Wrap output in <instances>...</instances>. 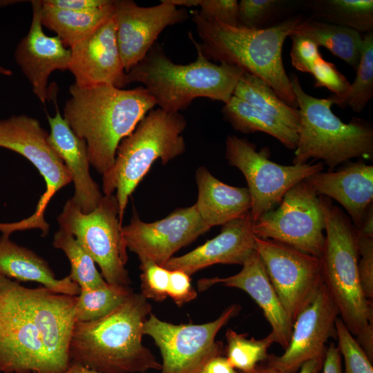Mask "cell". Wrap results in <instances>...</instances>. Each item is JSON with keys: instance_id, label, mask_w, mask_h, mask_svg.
Masks as SVG:
<instances>
[{"instance_id": "42", "label": "cell", "mask_w": 373, "mask_h": 373, "mask_svg": "<svg viewBox=\"0 0 373 373\" xmlns=\"http://www.w3.org/2000/svg\"><path fill=\"white\" fill-rule=\"evenodd\" d=\"M167 294L179 307L193 300L198 295L191 286L190 276L180 270L170 271Z\"/></svg>"}, {"instance_id": "28", "label": "cell", "mask_w": 373, "mask_h": 373, "mask_svg": "<svg viewBox=\"0 0 373 373\" xmlns=\"http://www.w3.org/2000/svg\"><path fill=\"white\" fill-rule=\"evenodd\" d=\"M222 113L236 131L244 133L262 132L277 139L287 149L295 150L296 147V131L235 96L224 104Z\"/></svg>"}, {"instance_id": "46", "label": "cell", "mask_w": 373, "mask_h": 373, "mask_svg": "<svg viewBox=\"0 0 373 373\" xmlns=\"http://www.w3.org/2000/svg\"><path fill=\"white\" fill-rule=\"evenodd\" d=\"M325 354L304 363L298 373H319L323 368Z\"/></svg>"}, {"instance_id": "40", "label": "cell", "mask_w": 373, "mask_h": 373, "mask_svg": "<svg viewBox=\"0 0 373 373\" xmlns=\"http://www.w3.org/2000/svg\"><path fill=\"white\" fill-rule=\"evenodd\" d=\"M198 15L206 21H218L237 26L238 2L236 0H199Z\"/></svg>"}, {"instance_id": "21", "label": "cell", "mask_w": 373, "mask_h": 373, "mask_svg": "<svg viewBox=\"0 0 373 373\" xmlns=\"http://www.w3.org/2000/svg\"><path fill=\"white\" fill-rule=\"evenodd\" d=\"M219 283L247 293L262 309L271 327L275 343L284 349L288 346L294 323L283 307L257 251L243 263L238 274L226 278H202L197 285L198 291H203Z\"/></svg>"}, {"instance_id": "31", "label": "cell", "mask_w": 373, "mask_h": 373, "mask_svg": "<svg viewBox=\"0 0 373 373\" xmlns=\"http://www.w3.org/2000/svg\"><path fill=\"white\" fill-rule=\"evenodd\" d=\"M52 245L67 256L71 267L69 276L80 289H93L108 284L93 259L71 234L59 229L54 235Z\"/></svg>"}, {"instance_id": "17", "label": "cell", "mask_w": 373, "mask_h": 373, "mask_svg": "<svg viewBox=\"0 0 373 373\" xmlns=\"http://www.w3.org/2000/svg\"><path fill=\"white\" fill-rule=\"evenodd\" d=\"M338 309L325 284L297 316L288 346L280 356L268 355L267 365L280 373H296L306 361L325 354V343L336 334Z\"/></svg>"}, {"instance_id": "29", "label": "cell", "mask_w": 373, "mask_h": 373, "mask_svg": "<svg viewBox=\"0 0 373 373\" xmlns=\"http://www.w3.org/2000/svg\"><path fill=\"white\" fill-rule=\"evenodd\" d=\"M233 96L298 131L299 110L284 102L260 78L245 71L236 84Z\"/></svg>"}, {"instance_id": "52", "label": "cell", "mask_w": 373, "mask_h": 373, "mask_svg": "<svg viewBox=\"0 0 373 373\" xmlns=\"http://www.w3.org/2000/svg\"></svg>"}, {"instance_id": "24", "label": "cell", "mask_w": 373, "mask_h": 373, "mask_svg": "<svg viewBox=\"0 0 373 373\" xmlns=\"http://www.w3.org/2000/svg\"><path fill=\"white\" fill-rule=\"evenodd\" d=\"M198 198L194 204L204 225L209 230L242 218L251 211V198L247 187L228 185L204 166L195 172Z\"/></svg>"}, {"instance_id": "2", "label": "cell", "mask_w": 373, "mask_h": 373, "mask_svg": "<svg viewBox=\"0 0 373 373\" xmlns=\"http://www.w3.org/2000/svg\"><path fill=\"white\" fill-rule=\"evenodd\" d=\"M63 117L86 144L90 164L102 175L113 166L117 147L156 105L144 86L122 89L100 84L69 88Z\"/></svg>"}, {"instance_id": "45", "label": "cell", "mask_w": 373, "mask_h": 373, "mask_svg": "<svg viewBox=\"0 0 373 373\" xmlns=\"http://www.w3.org/2000/svg\"><path fill=\"white\" fill-rule=\"evenodd\" d=\"M198 373H238L226 357L216 355L209 358Z\"/></svg>"}, {"instance_id": "48", "label": "cell", "mask_w": 373, "mask_h": 373, "mask_svg": "<svg viewBox=\"0 0 373 373\" xmlns=\"http://www.w3.org/2000/svg\"><path fill=\"white\" fill-rule=\"evenodd\" d=\"M170 3L175 6H182L186 8L196 7L198 6L199 0H167Z\"/></svg>"}, {"instance_id": "18", "label": "cell", "mask_w": 373, "mask_h": 373, "mask_svg": "<svg viewBox=\"0 0 373 373\" xmlns=\"http://www.w3.org/2000/svg\"><path fill=\"white\" fill-rule=\"evenodd\" d=\"M116 28L114 14L92 35L70 48L68 70L75 77V84H108L119 88L128 85L117 46Z\"/></svg>"}, {"instance_id": "37", "label": "cell", "mask_w": 373, "mask_h": 373, "mask_svg": "<svg viewBox=\"0 0 373 373\" xmlns=\"http://www.w3.org/2000/svg\"><path fill=\"white\" fill-rule=\"evenodd\" d=\"M311 74L314 79V86L327 88L332 93L329 97L334 104L344 108L351 84L336 66L322 57L314 65Z\"/></svg>"}, {"instance_id": "27", "label": "cell", "mask_w": 373, "mask_h": 373, "mask_svg": "<svg viewBox=\"0 0 373 373\" xmlns=\"http://www.w3.org/2000/svg\"><path fill=\"white\" fill-rule=\"evenodd\" d=\"M291 34L306 37L318 47L327 48L356 70L363 46L360 32L311 18L303 19Z\"/></svg>"}, {"instance_id": "5", "label": "cell", "mask_w": 373, "mask_h": 373, "mask_svg": "<svg viewBox=\"0 0 373 373\" xmlns=\"http://www.w3.org/2000/svg\"><path fill=\"white\" fill-rule=\"evenodd\" d=\"M189 37L197 51L194 61L175 64L155 42L146 55L126 73L127 84H142L156 105L169 113H180L198 97L226 104L245 72L234 65L213 63L202 53L190 35Z\"/></svg>"}, {"instance_id": "25", "label": "cell", "mask_w": 373, "mask_h": 373, "mask_svg": "<svg viewBox=\"0 0 373 373\" xmlns=\"http://www.w3.org/2000/svg\"><path fill=\"white\" fill-rule=\"evenodd\" d=\"M0 274L16 281H30L57 294L78 296L79 287L70 276L57 279L48 263L33 251L12 241L10 235L0 237Z\"/></svg>"}, {"instance_id": "32", "label": "cell", "mask_w": 373, "mask_h": 373, "mask_svg": "<svg viewBox=\"0 0 373 373\" xmlns=\"http://www.w3.org/2000/svg\"><path fill=\"white\" fill-rule=\"evenodd\" d=\"M133 292L130 286L109 284L93 289H80L75 305L76 321H92L106 316Z\"/></svg>"}, {"instance_id": "9", "label": "cell", "mask_w": 373, "mask_h": 373, "mask_svg": "<svg viewBox=\"0 0 373 373\" xmlns=\"http://www.w3.org/2000/svg\"><path fill=\"white\" fill-rule=\"evenodd\" d=\"M57 222L59 229L74 236L99 265L108 284L130 286L131 281L126 268L127 247L114 193L104 195L97 207L88 213H82L70 198Z\"/></svg>"}, {"instance_id": "30", "label": "cell", "mask_w": 373, "mask_h": 373, "mask_svg": "<svg viewBox=\"0 0 373 373\" xmlns=\"http://www.w3.org/2000/svg\"><path fill=\"white\" fill-rule=\"evenodd\" d=\"M310 6L316 20L360 33L372 32V0H315L310 1Z\"/></svg>"}, {"instance_id": "49", "label": "cell", "mask_w": 373, "mask_h": 373, "mask_svg": "<svg viewBox=\"0 0 373 373\" xmlns=\"http://www.w3.org/2000/svg\"><path fill=\"white\" fill-rule=\"evenodd\" d=\"M239 373H280L277 370L274 369L272 367L267 365L266 367H258L257 366L254 370L248 372H242Z\"/></svg>"}, {"instance_id": "36", "label": "cell", "mask_w": 373, "mask_h": 373, "mask_svg": "<svg viewBox=\"0 0 373 373\" xmlns=\"http://www.w3.org/2000/svg\"><path fill=\"white\" fill-rule=\"evenodd\" d=\"M287 3L281 0H241L238 3V26L264 28L263 26L277 17Z\"/></svg>"}, {"instance_id": "11", "label": "cell", "mask_w": 373, "mask_h": 373, "mask_svg": "<svg viewBox=\"0 0 373 373\" xmlns=\"http://www.w3.org/2000/svg\"><path fill=\"white\" fill-rule=\"evenodd\" d=\"M240 309L239 305H231L215 321L204 324L175 325L150 314L143 332L160 349V373H198L209 358L222 354L223 345L215 341L216 336Z\"/></svg>"}, {"instance_id": "10", "label": "cell", "mask_w": 373, "mask_h": 373, "mask_svg": "<svg viewBox=\"0 0 373 373\" xmlns=\"http://www.w3.org/2000/svg\"><path fill=\"white\" fill-rule=\"evenodd\" d=\"M269 155L267 147L258 151L246 138L229 135L226 139L225 157L246 179L254 222L280 204L296 184L323 169V163L282 165L270 160Z\"/></svg>"}, {"instance_id": "34", "label": "cell", "mask_w": 373, "mask_h": 373, "mask_svg": "<svg viewBox=\"0 0 373 373\" xmlns=\"http://www.w3.org/2000/svg\"><path fill=\"white\" fill-rule=\"evenodd\" d=\"M356 78L344 104L352 111H363L373 97V32L363 37V46Z\"/></svg>"}, {"instance_id": "44", "label": "cell", "mask_w": 373, "mask_h": 373, "mask_svg": "<svg viewBox=\"0 0 373 373\" xmlns=\"http://www.w3.org/2000/svg\"><path fill=\"white\" fill-rule=\"evenodd\" d=\"M322 370L323 373H343L341 356L334 343L326 348Z\"/></svg>"}, {"instance_id": "47", "label": "cell", "mask_w": 373, "mask_h": 373, "mask_svg": "<svg viewBox=\"0 0 373 373\" xmlns=\"http://www.w3.org/2000/svg\"><path fill=\"white\" fill-rule=\"evenodd\" d=\"M63 373H102L97 371L90 370L82 365L71 363L68 369Z\"/></svg>"}, {"instance_id": "3", "label": "cell", "mask_w": 373, "mask_h": 373, "mask_svg": "<svg viewBox=\"0 0 373 373\" xmlns=\"http://www.w3.org/2000/svg\"><path fill=\"white\" fill-rule=\"evenodd\" d=\"M152 307L133 292L106 316L76 321L68 354L71 363L102 373H144L160 370L161 363L142 343L143 327Z\"/></svg>"}, {"instance_id": "20", "label": "cell", "mask_w": 373, "mask_h": 373, "mask_svg": "<svg viewBox=\"0 0 373 373\" xmlns=\"http://www.w3.org/2000/svg\"><path fill=\"white\" fill-rule=\"evenodd\" d=\"M254 222L250 213L222 225L220 233L193 251L171 257L163 267L189 276L216 264L241 265L256 251Z\"/></svg>"}, {"instance_id": "43", "label": "cell", "mask_w": 373, "mask_h": 373, "mask_svg": "<svg viewBox=\"0 0 373 373\" xmlns=\"http://www.w3.org/2000/svg\"><path fill=\"white\" fill-rule=\"evenodd\" d=\"M110 0H44L42 3L55 8L88 11L99 8L109 3Z\"/></svg>"}, {"instance_id": "15", "label": "cell", "mask_w": 373, "mask_h": 373, "mask_svg": "<svg viewBox=\"0 0 373 373\" xmlns=\"http://www.w3.org/2000/svg\"><path fill=\"white\" fill-rule=\"evenodd\" d=\"M208 231L194 204L179 208L153 222H145L134 213L122 229L127 249L137 256L140 264L153 262L161 266L174 253Z\"/></svg>"}, {"instance_id": "26", "label": "cell", "mask_w": 373, "mask_h": 373, "mask_svg": "<svg viewBox=\"0 0 373 373\" xmlns=\"http://www.w3.org/2000/svg\"><path fill=\"white\" fill-rule=\"evenodd\" d=\"M115 0H110L104 6L88 11L61 10L42 3L41 23L55 32L66 46L71 48L89 37L111 19L115 14Z\"/></svg>"}, {"instance_id": "50", "label": "cell", "mask_w": 373, "mask_h": 373, "mask_svg": "<svg viewBox=\"0 0 373 373\" xmlns=\"http://www.w3.org/2000/svg\"><path fill=\"white\" fill-rule=\"evenodd\" d=\"M0 75L9 76L12 75V71L8 68L0 66Z\"/></svg>"}, {"instance_id": "6", "label": "cell", "mask_w": 373, "mask_h": 373, "mask_svg": "<svg viewBox=\"0 0 373 373\" xmlns=\"http://www.w3.org/2000/svg\"><path fill=\"white\" fill-rule=\"evenodd\" d=\"M326 236L320 260L324 284L341 318L372 361V307L361 285L356 231L351 220L330 199L318 195Z\"/></svg>"}, {"instance_id": "51", "label": "cell", "mask_w": 373, "mask_h": 373, "mask_svg": "<svg viewBox=\"0 0 373 373\" xmlns=\"http://www.w3.org/2000/svg\"><path fill=\"white\" fill-rule=\"evenodd\" d=\"M1 373H13V372H1Z\"/></svg>"}, {"instance_id": "8", "label": "cell", "mask_w": 373, "mask_h": 373, "mask_svg": "<svg viewBox=\"0 0 373 373\" xmlns=\"http://www.w3.org/2000/svg\"><path fill=\"white\" fill-rule=\"evenodd\" d=\"M186 126L180 113L152 109L121 141L113 166L102 175L104 195L116 192L121 222L128 198L154 162L160 159L166 164L185 151L182 133Z\"/></svg>"}, {"instance_id": "38", "label": "cell", "mask_w": 373, "mask_h": 373, "mask_svg": "<svg viewBox=\"0 0 373 373\" xmlns=\"http://www.w3.org/2000/svg\"><path fill=\"white\" fill-rule=\"evenodd\" d=\"M140 293L146 299L162 301L167 296L170 271L153 262L140 264Z\"/></svg>"}, {"instance_id": "35", "label": "cell", "mask_w": 373, "mask_h": 373, "mask_svg": "<svg viewBox=\"0 0 373 373\" xmlns=\"http://www.w3.org/2000/svg\"><path fill=\"white\" fill-rule=\"evenodd\" d=\"M335 330L345 373H373L372 361L339 317L335 322Z\"/></svg>"}, {"instance_id": "41", "label": "cell", "mask_w": 373, "mask_h": 373, "mask_svg": "<svg viewBox=\"0 0 373 373\" xmlns=\"http://www.w3.org/2000/svg\"><path fill=\"white\" fill-rule=\"evenodd\" d=\"M290 57L292 66L298 70L311 73L317 61L322 57L319 47L310 39L291 34Z\"/></svg>"}, {"instance_id": "12", "label": "cell", "mask_w": 373, "mask_h": 373, "mask_svg": "<svg viewBox=\"0 0 373 373\" xmlns=\"http://www.w3.org/2000/svg\"><path fill=\"white\" fill-rule=\"evenodd\" d=\"M325 218L319 196L303 180L290 190L279 207L254 222L256 237L274 240L320 258L324 246Z\"/></svg>"}, {"instance_id": "1", "label": "cell", "mask_w": 373, "mask_h": 373, "mask_svg": "<svg viewBox=\"0 0 373 373\" xmlns=\"http://www.w3.org/2000/svg\"><path fill=\"white\" fill-rule=\"evenodd\" d=\"M77 296L26 287L0 274V372L63 373Z\"/></svg>"}, {"instance_id": "22", "label": "cell", "mask_w": 373, "mask_h": 373, "mask_svg": "<svg viewBox=\"0 0 373 373\" xmlns=\"http://www.w3.org/2000/svg\"><path fill=\"white\" fill-rule=\"evenodd\" d=\"M50 132L48 141L60 157L74 183L72 200L84 213L93 211L104 195L98 184L91 178L86 142L72 131L58 108L52 117L47 115Z\"/></svg>"}, {"instance_id": "19", "label": "cell", "mask_w": 373, "mask_h": 373, "mask_svg": "<svg viewBox=\"0 0 373 373\" xmlns=\"http://www.w3.org/2000/svg\"><path fill=\"white\" fill-rule=\"evenodd\" d=\"M32 17L28 32L18 43L15 59L31 84L33 93L42 103L48 99V82L55 70L68 68L70 49L58 36H48L43 30L42 3L31 1Z\"/></svg>"}, {"instance_id": "13", "label": "cell", "mask_w": 373, "mask_h": 373, "mask_svg": "<svg viewBox=\"0 0 373 373\" xmlns=\"http://www.w3.org/2000/svg\"><path fill=\"white\" fill-rule=\"evenodd\" d=\"M256 244L269 280L294 323L324 284L320 258L271 239L256 236Z\"/></svg>"}, {"instance_id": "39", "label": "cell", "mask_w": 373, "mask_h": 373, "mask_svg": "<svg viewBox=\"0 0 373 373\" xmlns=\"http://www.w3.org/2000/svg\"><path fill=\"white\" fill-rule=\"evenodd\" d=\"M356 231L358 252V271L363 294L367 299L373 297V236Z\"/></svg>"}, {"instance_id": "16", "label": "cell", "mask_w": 373, "mask_h": 373, "mask_svg": "<svg viewBox=\"0 0 373 373\" xmlns=\"http://www.w3.org/2000/svg\"><path fill=\"white\" fill-rule=\"evenodd\" d=\"M187 10L167 0L151 7H142L132 0H115L116 38L126 73L148 53L164 28L183 23Z\"/></svg>"}, {"instance_id": "4", "label": "cell", "mask_w": 373, "mask_h": 373, "mask_svg": "<svg viewBox=\"0 0 373 373\" xmlns=\"http://www.w3.org/2000/svg\"><path fill=\"white\" fill-rule=\"evenodd\" d=\"M192 19L200 42L189 35L207 58L238 66L260 78L284 102L298 108L282 54L285 39L303 20L301 17H292L260 29L206 21L197 11L193 12Z\"/></svg>"}, {"instance_id": "23", "label": "cell", "mask_w": 373, "mask_h": 373, "mask_svg": "<svg viewBox=\"0 0 373 373\" xmlns=\"http://www.w3.org/2000/svg\"><path fill=\"white\" fill-rule=\"evenodd\" d=\"M306 182L318 195L339 202L351 217L354 226L361 224L373 200V166L362 161L350 162L337 171L318 172Z\"/></svg>"}, {"instance_id": "33", "label": "cell", "mask_w": 373, "mask_h": 373, "mask_svg": "<svg viewBox=\"0 0 373 373\" xmlns=\"http://www.w3.org/2000/svg\"><path fill=\"white\" fill-rule=\"evenodd\" d=\"M246 336L231 329L226 333V358L236 370L242 372L254 370L259 362L266 360L269 347L275 343L271 332L262 339L247 338Z\"/></svg>"}, {"instance_id": "7", "label": "cell", "mask_w": 373, "mask_h": 373, "mask_svg": "<svg viewBox=\"0 0 373 373\" xmlns=\"http://www.w3.org/2000/svg\"><path fill=\"white\" fill-rule=\"evenodd\" d=\"M298 102L300 120L293 164H303L311 159L322 160L333 170L354 157L372 160L373 128L370 122L353 117L345 123L331 108L332 100L307 94L295 74L289 77Z\"/></svg>"}, {"instance_id": "14", "label": "cell", "mask_w": 373, "mask_h": 373, "mask_svg": "<svg viewBox=\"0 0 373 373\" xmlns=\"http://www.w3.org/2000/svg\"><path fill=\"white\" fill-rule=\"evenodd\" d=\"M48 133L34 117L12 115L0 120V147L13 151L28 160L43 176L46 191L41 197L35 214L28 221L42 231L48 229L44 211L53 195L72 182L64 163L48 141Z\"/></svg>"}]
</instances>
